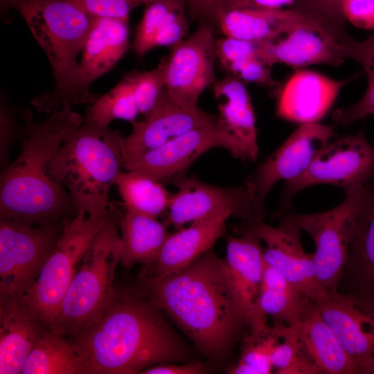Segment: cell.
Segmentation results:
<instances>
[{"label":"cell","mask_w":374,"mask_h":374,"mask_svg":"<svg viewBox=\"0 0 374 374\" xmlns=\"http://www.w3.org/2000/svg\"><path fill=\"white\" fill-rule=\"evenodd\" d=\"M84 118L65 105L35 123L24 114L21 150L1 170L0 217L29 224L64 222L78 211L67 190L50 175V165L64 141Z\"/></svg>","instance_id":"cell-1"},{"label":"cell","mask_w":374,"mask_h":374,"mask_svg":"<svg viewBox=\"0 0 374 374\" xmlns=\"http://www.w3.org/2000/svg\"><path fill=\"white\" fill-rule=\"evenodd\" d=\"M146 287L150 301L208 356L223 355L247 323L235 302L225 259L212 249L181 271L150 276Z\"/></svg>","instance_id":"cell-2"},{"label":"cell","mask_w":374,"mask_h":374,"mask_svg":"<svg viewBox=\"0 0 374 374\" xmlns=\"http://www.w3.org/2000/svg\"><path fill=\"white\" fill-rule=\"evenodd\" d=\"M150 300L119 294L99 319L72 339L87 374L141 373L179 361L185 350Z\"/></svg>","instance_id":"cell-3"},{"label":"cell","mask_w":374,"mask_h":374,"mask_svg":"<svg viewBox=\"0 0 374 374\" xmlns=\"http://www.w3.org/2000/svg\"><path fill=\"white\" fill-rule=\"evenodd\" d=\"M118 130L84 121L53 157L50 175L71 197L78 211L100 215L108 211L111 187L123 172Z\"/></svg>","instance_id":"cell-4"},{"label":"cell","mask_w":374,"mask_h":374,"mask_svg":"<svg viewBox=\"0 0 374 374\" xmlns=\"http://www.w3.org/2000/svg\"><path fill=\"white\" fill-rule=\"evenodd\" d=\"M121 262V235L112 202L107 219L84 256L52 328L75 339L96 321L117 294L114 280Z\"/></svg>","instance_id":"cell-5"},{"label":"cell","mask_w":374,"mask_h":374,"mask_svg":"<svg viewBox=\"0 0 374 374\" xmlns=\"http://www.w3.org/2000/svg\"><path fill=\"white\" fill-rule=\"evenodd\" d=\"M1 15L16 10L45 52L53 69L55 86L42 96L62 93L78 69L82 52L94 17L74 0H0Z\"/></svg>","instance_id":"cell-6"},{"label":"cell","mask_w":374,"mask_h":374,"mask_svg":"<svg viewBox=\"0 0 374 374\" xmlns=\"http://www.w3.org/2000/svg\"><path fill=\"white\" fill-rule=\"evenodd\" d=\"M100 215L83 211L64 222L62 232L35 283L24 295L30 308L51 327L60 313L66 292L81 261L105 224Z\"/></svg>","instance_id":"cell-7"},{"label":"cell","mask_w":374,"mask_h":374,"mask_svg":"<svg viewBox=\"0 0 374 374\" xmlns=\"http://www.w3.org/2000/svg\"><path fill=\"white\" fill-rule=\"evenodd\" d=\"M292 13L271 39L258 42L259 59L265 64H285L294 68L312 64L335 67L345 61L346 30L312 14L292 8Z\"/></svg>","instance_id":"cell-8"},{"label":"cell","mask_w":374,"mask_h":374,"mask_svg":"<svg viewBox=\"0 0 374 374\" xmlns=\"http://www.w3.org/2000/svg\"><path fill=\"white\" fill-rule=\"evenodd\" d=\"M64 222L38 225L0 217V300L28 292L54 249Z\"/></svg>","instance_id":"cell-9"},{"label":"cell","mask_w":374,"mask_h":374,"mask_svg":"<svg viewBox=\"0 0 374 374\" xmlns=\"http://www.w3.org/2000/svg\"><path fill=\"white\" fill-rule=\"evenodd\" d=\"M363 188L346 193L340 204L324 212L280 215V225L304 231L314 240L317 278L328 294L337 292L338 283L346 267L350 241Z\"/></svg>","instance_id":"cell-10"},{"label":"cell","mask_w":374,"mask_h":374,"mask_svg":"<svg viewBox=\"0 0 374 374\" xmlns=\"http://www.w3.org/2000/svg\"><path fill=\"white\" fill-rule=\"evenodd\" d=\"M128 47V21L94 17L71 82L60 94L49 98L39 96L33 98L31 103L38 112L48 114L65 105L92 104L98 96L90 92V85L109 71Z\"/></svg>","instance_id":"cell-11"},{"label":"cell","mask_w":374,"mask_h":374,"mask_svg":"<svg viewBox=\"0 0 374 374\" xmlns=\"http://www.w3.org/2000/svg\"><path fill=\"white\" fill-rule=\"evenodd\" d=\"M374 177V147L363 130L331 141L314 158L306 171L286 181L279 213L291 205L301 190L318 184H329L344 189L345 194L362 190Z\"/></svg>","instance_id":"cell-12"},{"label":"cell","mask_w":374,"mask_h":374,"mask_svg":"<svg viewBox=\"0 0 374 374\" xmlns=\"http://www.w3.org/2000/svg\"><path fill=\"white\" fill-rule=\"evenodd\" d=\"M216 148L227 150L232 157L251 161L242 144L218 123L192 130L155 149L123 159L126 170L144 173L160 182H170L185 175L202 154Z\"/></svg>","instance_id":"cell-13"},{"label":"cell","mask_w":374,"mask_h":374,"mask_svg":"<svg viewBox=\"0 0 374 374\" xmlns=\"http://www.w3.org/2000/svg\"><path fill=\"white\" fill-rule=\"evenodd\" d=\"M337 136L335 127L318 123L301 124L271 154L260 163L245 183L253 192L254 208L262 220L265 198L274 185L303 174L318 154Z\"/></svg>","instance_id":"cell-14"},{"label":"cell","mask_w":374,"mask_h":374,"mask_svg":"<svg viewBox=\"0 0 374 374\" xmlns=\"http://www.w3.org/2000/svg\"><path fill=\"white\" fill-rule=\"evenodd\" d=\"M215 41L211 27L203 23L165 57V89L178 104L198 107L200 96L215 82Z\"/></svg>","instance_id":"cell-15"},{"label":"cell","mask_w":374,"mask_h":374,"mask_svg":"<svg viewBox=\"0 0 374 374\" xmlns=\"http://www.w3.org/2000/svg\"><path fill=\"white\" fill-rule=\"evenodd\" d=\"M170 183L179 190L171 194L165 220L177 230L186 223L223 211L231 212L242 222L261 220L255 213L253 192L245 182L236 186L219 187L183 175Z\"/></svg>","instance_id":"cell-16"},{"label":"cell","mask_w":374,"mask_h":374,"mask_svg":"<svg viewBox=\"0 0 374 374\" xmlns=\"http://www.w3.org/2000/svg\"><path fill=\"white\" fill-rule=\"evenodd\" d=\"M236 230L239 234L251 233L263 241L265 262L310 299L317 303L329 294L317 280L314 254L306 253L302 247L301 231L280 224L273 226L263 220L242 222Z\"/></svg>","instance_id":"cell-17"},{"label":"cell","mask_w":374,"mask_h":374,"mask_svg":"<svg viewBox=\"0 0 374 374\" xmlns=\"http://www.w3.org/2000/svg\"><path fill=\"white\" fill-rule=\"evenodd\" d=\"M315 304L359 373L374 374V303L337 292Z\"/></svg>","instance_id":"cell-18"},{"label":"cell","mask_w":374,"mask_h":374,"mask_svg":"<svg viewBox=\"0 0 374 374\" xmlns=\"http://www.w3.org/2000/svg\"><path fill=\"white\" fill-rule=\"evenodd\" d=\"M217 121L218 116L199 107L178 104L164 88L144 119L132 123L129 136L122 135L120 145L123 158L155 149L192 130Z\"/></svg>","instance_id":"cell-19"},{"label":"cell","mask_w":374,"mask_h":374,"mask_svg":"<svg viewBox=\"0 0 374 374\" xmlns=\"http://www.w3.org/2000/svg\"><path fill=\"white\" fill-rule=\"evenodd\" d=\"M240 235L227 237L224 259L238 309L251 333L260 334L269 328L258 308L265 264L261 240L249 233Z\"/></svg>","instance_id":"cell-20"},{"label":"cell","mask_w":374,"mask_h":374,"mask_svg":"<svg viewBox=\"0 0 374 374\" xmlns=\"http://www.w3.org/2000/svg\"><path fill=\"white\" fill-rule=\"evenodd\" d=\"M353 78L337 80L315 71L298 70L276 96V115L300 124L317 123Z\"/></svg>","instance_id":"cell-21"},{"label":"cell","mask_w":374,"mask_h":374,"mask_svg":"<svg viewBox=\"0 0 374 374\" xmlns=\"http://www.w3.org/2000/svg\"><path fill=\"white\" fill-rule=\"evenodd\" d=\"M49 328L24 295L0 300V373H21L33 346Z\"/></svg>","instance_id":"cell-22"},{"label":"cell","mask_w":374,"mask_h":374,"mask_svg":"<svg viewBox=\"0 0 374 374\" xmlns=\"http://www.w3.org/2000/svg\"><path fill=\"white\" fill-rule=\"evenodd\" d=\"M231 216V212L223 211L170 234L156 260L148 266L150 276L163 277L181 271L212 249L224 234L226 222Z\"/></svg>","instance_id":"cell-23"},{"label":"cell","mask_w":374,"mask_h":374,"mask_svg":"<svg viewBox=\"0 0 374 374\" xmlns=\"http://www.w3.org/2000/svg\"><path fill=\"white\" fill-rule=\"evenodd\" d=\"M304 355L321 373H359L355 362L342 348L335 334L320 316L315 302L292 326Z\"/></svg>","instance_id":"cell-24"},{"label":"cell","mask_w":374,"mask_h":374,"mask_svg":"<svg viewBox=\"0 0 374 374\" xmlns=\"http://www.w3.org/2000/svg\"><path fill=\"white\" fill-rule=\"evenodd\" d=\"M121 230V262L126 267L136 264L152 265L170 235V224L123 208L112 202Z\"/></svg>","instance_id":"cell-25"},{"label":"cell","mask_w":374,"mask_h":374,"mask_svg":"<svg viewBox=\"0 0 374 374\" xmlns=\"http://www.w3.org/2000/svg\"><path fill=\"white\" fill-rule=\"evenodd\" d=\"M346 268L361 290L359 296L374 302V177L362 192Z\"/></svg>","instance_id":"cell-26"},{"label":"cell","mask_w":374,"mask_h":374,"mask_svg":"<svg viewBox=\"0 0 374 374\" xmlns=\"http://www.w3.org/2000/svg\"><path fill=\"white\" fill-rule=\"evenodd\" d=\"M213 87L216 99H222L218 104V123L235 137L247 151L251 161L258 155L256 116L251 98L244 82L229 75L216 80Z\"/></svg>","instance_id":"cell-27"},{"label":"cell","mask_w":374,"mask_h":374,"mask_svg":"<svg viewBox=\"0 0 374 374\" xmlns=\"http://www.w3.org/2000/svg\"><path fill=\"white\" fill-rule=\"evenodd\" d=\"M186 12L185 0H157L146 6L132 45L137 56L183 40L188 30Z\"/></svg>","instance_id":"cell-28"},{"label":"cell","mask_w":374,"mask_h":374,"mask_svg":"<svg viewBox=\"0 0 374 374\" xmlns=\"http://www.w3.org/2000/svg\"><path fill=\"white\" fill-rule=\"evenodd\" d=\"M313 303L265 262L258 299V308L264 318L270 316L275 323L292 326Z\"/></svg>","instance_id":"cell-29"},{"label":"cell","mask_w":374,"mask_h":374,"mask_svg":"<svg viewBox=\"0 0 374 374\" xmlns=\"http://www.w3.org/2000/svg\"><path fill=\"white\" fill-rule=\"evenodd\" d=\"M21 373L87 374V371L73 344L51 327L33 346Z\"/></svg>","instance_id":"cell-30"},{"label":"cell","mask_w":374,"mask_h":374,"mask_svg":"<svg viewBox=\"0 0 374 374\" xmlns=\"http://www.w3.org/2000/svg\"><path fill=\"white\" fill-rule=\"evenodd\" d=\"M292 10L232 8L220 13L215 21L224 36L253 42H266L278 34Z\"/></svg>","instance_id":"cell-31"},{"label":"cell","mask_w":374,"mask_h":374,"mask_svg":"<svg viewBox=\"0 0 374 374\" xmlns=\"http://www.w3.org/2000/svg\"><path fill=\"white\" fill-rule=\"evenodd\" d=\"M117 186L127 210L158 218L166 214L171 194L160 182L139 171L126 170L117 178Z\"/></svg>","instance_id":"cell-32"},{"label":"cell","mask_w":374,"mask_h":374,"mask_svg":"<svg viewBox=\"0 0 374 374\" xmlns=\"http://www.w3.org/2000/svg\"><path fill=\"white\" fill-rule=\"evenodd\" d=\"M140 114L132 71L123 75L108 92L87 107L84 121L100 127H109L115 119L132 123Z\"/></svg>","instance_id":"cell-33"},{"label":"cell","mask_w":374,"mask_h":374,"mask_svg":"<svg viewBox=\"0 0 374 374\" xmlns=\"http://www.w3.org/2000/svg\"><path fill=\"white\" fill-rule=\"evenodd\" d=\"M345 59L358 62L364 69L368 78L366 92L355 104L337 109L332 114L333 121L339 125H350L357 120L374 114V31L366 39L359 42L352 37L343 45Z\"/></svg>","instance_id":"cell-34"},{"label":"cell","mask_w":374,"mask_h":374,"mask_svg":"<svg viewBox=\"0 0 374 374\" xmlns=\"http://www.w3.org/2000/svg\"><path fill=\"white\" fill-rule=\"evenodd\" d=\"M279 339L276 326L269 327L261 334H253L247 337L239 362L230 368L233 374H268L273 366L271 353Z\"/></svg>","instance_id":"cell-35"},{"label":"cell","mask_w":374,"mask_h":374,"mask_svg":"<svg viewBox=\"0 0 374 374\" xmlns=\"http://www.w3.org/2000/svg\"><path fill=\"white\" fill-rule=\"evenodd\" d=\"M217 60L229 72L247 60L258 57V42L224 36L216 39Z\"/></svg>","instance_id":"cell-36"},{"label":"cell","mask_w":374,"mask_h":374,"mask_svg":"<svg viewBox=\"0 0 374 374\" xmlns=\"http://www.w3.org/2000/svg\"><path fill=\"white\" fill-rule=\"evenodd\" d=\"M93 17H111L128 21L131 11L141 4L157 0H74Z\"/></svg>","instance_id":"cell-37"},{"label":"cell","mask_w":374,"mask_h":374,"mask_svg":"<svg viewBox=\"0 0 374 374\" xmlns=\"http://www.w3.org/2000/svg\"><path fill=\"white\" fill-rule=\"evenodd\" d=\"M24 126L18 125L14 110L1 97L0 108V167L4 170L9 163V151L17 139H20L24 133Z\"/></svg>","instance_id":"cell-38"},{"label":"cell","mask_w":374,"mask_h":374,"mask_svg":"<svg viewBox=\"0 0 374 374\" xmlns=\"http://www.w3.org/2000/svg\"><path fill=\"white\" fill-rule=\"evenodd\" d=\"M343 0H296L292 8L316 15L340 30H346Z\"/></svg>","instance_id":"cell-39"},{"label":"cell","mask_w":374,"mask_h":374,"mask_svg":"<svg viewBox=\"0 0 374 374\" xmlns=\"http://www.w3.org/2000/svg\"><path fill=\"white\" fill-rule=\"evenodd\" d=\"M346 20L363 29H374V0H343Z\"/></svg>","instance_id":"cell-40"},{"label":"cell","mask_w":374,"mask_h":374,"mask_svg":"<svg viewBox=\"0 0 374 374\" xmlns=\"http://www.w3.org/2000/svg\"><path fill=\"white\" fill-rule=\"evenodd\" d=\"M236 0H185L187 12L193 19L213 20L222 12L235 6Z\"/></svg>","instance_id":"cell-41"},{"label":"cell","mask_w":374,"mask_h":374,"mask_svg":"<svg viewBox=\"0 0 374 374\" xmlns=\"http://www.w3.org/2000/svg\"><path fill=\"white\" fill-rule=\"evenodd\" d=\"M206 371L205 366L200 362L187 364H161L142 371V374H200Z\"/></svg>","instance_id":"cell-42"},{"label":"cell","mask_w":374,"mask_h":374,"mask_svg":"<svg viewBox=\"0 0 374 374\" xmlns=\"http://www.w3.org/2000/svg\"><path fill=\"white\" fill-rule=\"evenodd\" d=\"M295 1L296 0H236L234 8L280 10Z\"/></svg>","instance_id":"cell-43"}]
</instances>
